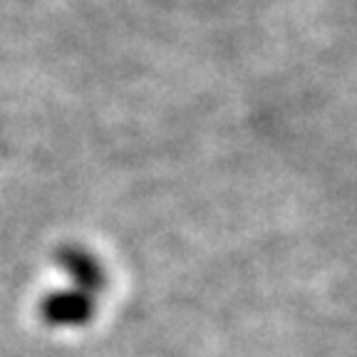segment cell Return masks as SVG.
<instances>
[{
  "mask_svg": "<svg viewBox=\"0 0 357 357\" xmlns=\"http://www.w3.org/2000/svg\"><path fill=\"white\" fill-rule=\"evenodd\" d=\"M100 310V298L89 296L84 290L67 285L45 293L38 303V315L47 328L55 330H77L87 328Z\"/></svg>",
  "mask_w": 357,
  "mask_h": 357,
  "instance_id": "6da1fadb",
  "label": "cell"
},
{
  "mask_svg": "<svg viewBox=\"0 0 357 357\" xmlns=\"http://www.w3.org/2000/svg\"><path fill=\"white\" fill-rule=\"evenodd\" d=\"M55 263L70 278V285L102 301L107 285H109V275H107L105 263L89 248H84L79 243H65L55 251Z\"/></svg>",
  "mask_w": 357,
  "mask_h": 357,
  "instance_id": "7a4b0ae2",
  "label": "cell"
}]
</instances>
